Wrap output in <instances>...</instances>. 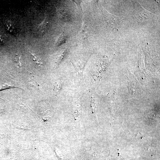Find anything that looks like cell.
Wrapping results in <instances>:
<instances>
[{"label": "cell", "instance_id": "obj_2", "mask_svg": "<svg viewBox=\"0 0 160 160\" xmlns=\"http://www.w3.org/2000/svg\"><path fill=\"white\" fill-rule=\"evenodd\" d=\"M5 27L7 30L9 32L12 33L13 31L14 26L11 21L8 20L5 24Z\"/></svg>", "mask_w": 160, "mask_h": 160}, {"label": "cell", "instance_id": "obj_4", "mask_svg": "<svg viewBox=\"0 0 160 160\" xmlns=\"http://www.w3.org/2000/svg\"><path fill=\"white\" fill-rule=\"evenodd\" d=\"M21 57L20 56L18 55L15 58V61L18 67H20L21 65Z\"/></svg>", "mask_w": 160, "mask_h": 160}, {"label": "cell", "instance_id": "obj_3", "mask_svg": "<svg viewBox=\"0 0 160 160\" xmlns=\"http://www.w3.org/2000/svg\"><path fill=\"white\" fill-rule=\"evenodd\" d=\"M31 54L32 55L33 61L39 64H42V63L40 62V59L35 54L30 52Z\"/></svg>", "mask_w": 160, "mask_h": 160}, {"label": "cell", "instance_id": "obj_5", "mask_svg": "<svg viewBox=\"0 0 160 160\" xmlns=\"http://www.w3.org/2000/svg\"><path fill=\"white\" fill-rule=\"evenodd\" d=\"M6 41L5 36L1 33H0V44H3Z\"/></svg>", "mask_w": 160, "mask_h": 160}, {"label": "cell", "instance_id": "obj_1", "mask_svg": "<svg viewBox=\"0 0 160 160\" xmlns=\"http://www.w3.org/2000/svg\"><path fill=\"white\" fill-rule=\"evenodd\" d=\"M72 63L74 66L78 74H79L80 76L83 77V69L86 63L85 61L80 60L74 63Z\"/></svg>", "mask_w": 160, "mask_h": 160}, {"label": "cell", "instance_id": "obj_6", "mask_svg": "<svg viewBox=\"0 0 160 160\" xmlns=\"http://www.w3.org/2000/svg\"><path fill=\"white\" fill-rule=\"evenodd\" d=\"M61 84L59 82H56L55 86V92L56 93H58L60 89Z\"/></svg>", "mask_w": 160, "mask_h": 160}]
</instances>
